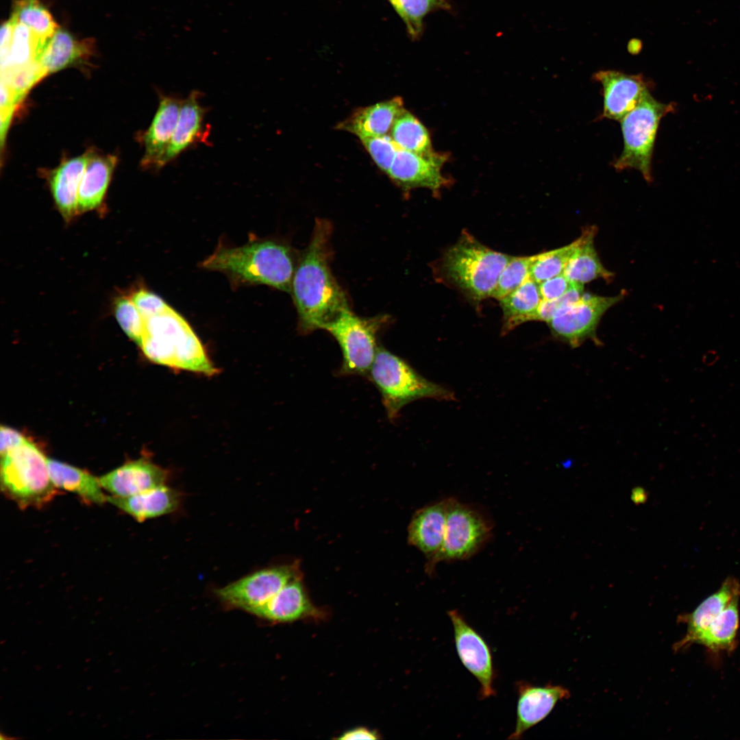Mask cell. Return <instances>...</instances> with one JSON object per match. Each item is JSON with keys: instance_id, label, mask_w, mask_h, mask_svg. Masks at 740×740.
<instances>
[{"instance_id": "8d00e7d4", "label": "cell", "mask_w": 740, "mask_h": 740, "mask_svg": "<svg viewBox=\"0 0 740 740\" xmlns=\"http://www.w3.org/2000/svg\"><path fill=\"white\" fill-rule=\"evenodd\" d=\"M360 140L377 166L387 173L399 149L392 138L384 135Z\"/></svg>"}, {"instance_id": "d590c367", "label": "cell", "mask_w": 740, "mask_h": 740, "mask_svg": "<svg viewBox=\"0 0 740 740\" xmlns=\"http://www.w3.org/2000/svg\"><path fill=\"white\" fill-rule=\"evenodd\" d=\"M116 319L124 332L138 345L145 331V319L130 297H118L114 303Z\"/></svg>"}, {"instance_id": "74e56055", "label": "cell", "mask_w": 740, "mask_h": 740, "mask_svg": "<svg viewBox=\"0 0 740 740\" xmlns=\"http://www.w3.org/2000/svg\"><path fill=\"white\" fill-rule=\"evenodd\" d=\"M145 319L159 314L170 306L158 295L145 288H139L130 296Z\"/></svg>"}, {"instance_id": "5b68a950", "label": "cell", "mask_w": 740, "mask_h": 740, "mask_svg": "<svg viewBox=\"0 0 740 740\" xmlns=\"http://www.w3.org/2000/svg\"><path fill=\"white\" fill-rule=\"evenodd\" d=\"M367 376L380 392L386 415L392 421L404 406L413 401L454 399L451 391L427 380L382 346L379 347Z\"/></svg>"}, {"instance_id": "4316f807", "label": "cell", "mask_w": 740, "mask_h": 740, "mask_svg": "<svg viewBox=\"0 0 740 740\" xmlns=\"http://www.w3.org/2000/svg\"><path fill=\"white\" fill-rule=\"evenodd\" d=\"M596 228H586L578 238L579 243L571 256L563 274L571 282L584 284L595 279L610 280L613 273L602 264L593 245Z\"/></svg>"}, {"instance_id": "1f68e13d", "label": "cell", "mask_w": 740, "mask_h": 740, "mask_svg": "<svg viewBox=\"0 0 740 740\" xmlns=\"http://www.w3.org/2000/svg\"><path fill=\"white\" fill-rule=\"evenodd\" d=\"M10 18L26 25L45 42H48L58 29L50 12L39 0H16Z\"/></svg>"}, {"instance_id": "e575fe53", "label": "cell", "mask_w": 740, "mask_h": 740, "mask_svg": "<svg viewBox=\"0 0 740 740\" xmlns=\"http://www.w3.org/2000/svg\"><path fill=\"white\" fill-rule=\"evenodd\" d=\"M412 36L420 34L424 16L435 8L445 5L444 0H389Z\"/></svg>"}, {"instance_id": "d4e9b609", "label": "cell", "mask_w": 740, "mask_h": 740, "mask_svg": "<svg viewBox=\"0 0 740 740\" xmlns=\"http://www.w3.org/2000/svg\"><path fill=\"white\" fill-rule=\"evenodd\" d=\"M86 161V153L65 160L49 175L50 188L56 205L66 221L78 214V191Z\"/></svg>"}, {"instance_id": "ac0fdd59", "label": "cell", "mask_w": 740, "mask_h": 740, "mask_svg": "<svg viewBox=\"0 0 740 740\" xmlns=\"http://www.w3.org/2000/svg\"><path fill=\"white\" fill-rule=\"evenodd\" d=\"M182 102L174 96L160 95L157 111L142 138L145 147L143 167L160 169L177 123Z\"/></svg>"}, {"instance_id": "5bb4252c", "label": "cell", "mask_w": 740, "mask_h": 740, "mask_svg": "<svg viewBox=\"0 0 740 740\" xmlns=\"http://www.w3.org/2000/svg\"><path fill=\"white\" fill-rule=\"evenodd\" d=\"M446 159L434 151L420 154L399 149L387 174L404 190L426 188L438 193L448 182L442 174Z\"/></svg>"}, {"instance_id": "3957f363", "label": "cell", "mask_w": 740, "mask_h": 740, "mask_svg": "<svg viewBox=\"0 0 740 740\" xmlns=\"http://www.w3.org/2000/svg\"><path fill=\"white\" fill-rule=\"evenodd\" d=\"M139 346L150 360L162 365L207 375L217 371L190 325L171 307L145 319Z\"/></svg>"}, {"instance_id": "277c9868", "label": "cell", "mask_w": 740, "mask_h": 740, "mask_svg": "<svg viewBox=\"0 0 740 740\" xmlns=\"http://www.w3.org/2000/svg\"><path fill=\"white\" fill-rule=\"evenodd\" d=\"M512 256L491 249L467 232L445 253L443 275L469 299L480 303L492 297L500 275Z\"/></svg>"}, {"instance_id": "d6a6232c", "label": "cell", "mask_w": 740, "mask_h": 740, "mask_svg": "<svg viewBox=\"0 0 740 740\" xmlns=\"http://www.w3.org/2000/svg\"><path fill=\"white\" fill-rule=\"evenodd\" d=\"M579 239L564 247L533 256L530 277L538 284L562 274Z\"/></svg>"}, {"instance_id": "603a6c76", "label": "cell", "mask_w": 740, "mask_h": 740, "mask_svg": "<svg viewBox=\"0 0 740 740\" xmlns=\"http://www.w3.org/2000/svg\"><path fill=\"white\" fill-rule=\"evenodd\" d=\"M404 110L402 99L394 97L355 111L337 127L359 138L387 135Z\"/></svg>"}, {"instance_id": "b9f144b4", "label": "cell", "mask_w": 740, "mask_h": 740, "mask_svg": "<svg viewBox=\"0 0 740 740\" xmlns=\"http://www.w3.org/2000/svg\"><path fill=\"white\" fill-rule=\"evenodd\" d=\"M389 1V0H388Z\"/></svg>"}, {"instance_id": "2e32d148", "label": "cell", "mask_w": 740, "mask_h": 740, "mask_svg": "<svg viewBox=\"0 0 740 740\" xmlns=\"http://www.w3.org/2000/svg\"><path fill=\"white\" fill-rule=\"evenodd\" d=\"M449 502L447 497L418 510L408 527V542L426 556L429 575L434 571L443 544Z\"/></svg>"}, {"instance_id": "ab89813d", "label": "cell", "mask_w": 740, "mask_h": 740, "mask_svg": "<svg viewBox=\"0 0 740 740\" xmlns=\"http://www.w3.org/2000/svg\"><path fill=\"white\" fill-rule=\"evenodd\" d=\"M0 435L1 456L21 445L22 444L25 443L28 441V439L25 438L21 432L8 426H1Z\"/></svg>"}, {"instance_id": "9c48e42d", "label": "cell", "mask_w": 740, "mask_h": 740, "mask_svg": "<svg viewBox=\"0 0 740 740\" xmlns=\"http://www.w3.org/2000/svg\"><path fill=\"white\" fill-rule=\"evenodd\" d=\"M493 528V522L484 510L449 497L445 538L437 564L472 557L489 541Z\"/></svg>"}, {"instance_id": "7402d4cb", "label": "cell", "mask_w": 740, "mask_h": 740, "mask_svg": "<svg viewBox=\"0 0 740 740\" xmlns=\"http://www.w3.org/2000/svg\"><path fill=\"white\" fill-rule=\"evenodd\" d=\"M199 96L198 91L193 90L186 99L182 100L177 123L160 169L207 137L205 135L208 131L204 127L206 110L200 103Z\"/></svg>"}, {"instance_id": "836d02e7", "label": "cell", "mask_w": 740, "mask_h": 740, "mask_svg": "<svg viewBox=\"0 0 740 740\" xmlns=\"http://www.w3.org/2000/svg\"><path fill=\"white\" fill-rule=\"evenodd\" d=\"M532 259L533 256H512L502 271L491 297L500 300L528 280Z\"/></svg>"}, {"instance_id": "4dcf8cb0", "label": "cell", "mask_w": 740, "mask_h": 740, "mask_svg": "<svg viewBox=\"0 0 740 740\" xmlns=\"http://www.w3.org/2000/svg\"><path fill=\"white\" fill-rule=\"evenodd\" d=\"M400 149L416 153L433 151L429 133L426 127L409 112L404 110L395 121L390 131Z\"/></svg>"}, {"instance_id": "f35d334b", "label": "cell", "mask_w": 740, "mask_h": 740, "mask_svg": "<svg viewBox=\"0 0 740 740\" xmlns=\"http://www.w3.org/2000/svg\"><path fill=\"white\" fill-rule=\"evenodd\" d=\"M569 281L563 273L541 282L539 290L543 299H555L561 297L571 286Z\"/></svg>"}, {"instance_id": "6da1fadb", "label": "cell", "mask_w": 740, "mask_h": 740, "mask_svg": "<svg viewBox=\"0 0 740 740\" xmlns=\"http://www.w3.org/2000/svg\"><path fill=\"white\" fill-rule=\"evenodd\" d=\"M332 232L328 221L317 219L310 243L297 260L290 293L302 334L323 329L349 308L345 293L330 267Z\"/></svg>"}, {"instance_id": "cb8c5ba5", "label": "cell", "mask_w": 740, "mask_h": 740, "mask_svg": "<svg viewBox=\"0 0 740 740\" xmlns=\"http://www.w3.org/2000/svg\"><path fill=\"white\" fill-rule=\"evenodd\" d=\"M86 156L78 191V214L97 208L101 204L117 162L114 155L89 151Z\"/></svg>"}, {"instance_id": "83f0119b", "label": "cell", "mask_w": 740, "mask_h": 740, "mask_svg": "<svg viewBox=\"0 0 740 740\" xmlns=\"http://www.w3.org/2000/svg\"><path fill=\"white\" fill-rule=\"evenodd\" d=\"M51 480L56 486L75 493L90 503L106 501L99 479L89 472L52 458H47Z\"/></svg>"}, {"instance_id": "44dd1931", "label": "cell", "mask_w": 740, "mask_h": 740, "mask_svg": "<svg viewBox=\"0 0 740 740\" xmlns=\"http://www.w3.org/2000/svg\"><path fill=\"white\" fill-rule=\"evenodd\" d=\"M251 614L272 622H291L309 616H319L297 576L287 582L274 596Z\"/></svg>"}, {"instance_id": "8992f818", "label": "cell", "mask_w": 740, "mask_h": 740, "mask_svg": "<svg viewBox=\"0 0 740 740\" xmlns=\"http://www.w3.org/2000/svg\"><path fill=\"white\" fill-rule=\"evenodd\" d=\"M47 458L29 440L1 456V490L21 506H39L56 493Z\"/></svg>"}, {"instance_id": "7a4b0ae2", "label": "cell", "mask_w": 740, "mask_h": 740, "mask_svg": "<svg viewBox=\"0 0 740 740\" xmlns=\"http://www.w3.org/2000/svg\"><path fill=\"white\" fill-rule=\"evenodd\" d=\"M295 258L284 242L257 239L238 247L220 244L200 265L225 274L236 284H264L290 293Z\"/></svg>"}, {"instance_id": "7c38bea8", "label": "cell", "mask_w": 740, "mask_h": 740, "mask_svg": "<svg viewBox=\"0 0 740 740\" xmlns=\"http://www.w3.org/2000/svg\"><path fill=\"white\" fill-rule=\"evenodd\" d=\"M447 615L453 627L457 654L464 667L478 681L480 698L494 696L496 673L489 645L458 610H450Z\"/></svg>"}, {"instance_id": "9a60e30c", "label": "cell", "mask_w": 740, "mask_h": 740, "mask_svg": "<svg viewBox=\"0 0 740 740\" xmlns=\"http://www.w3.org/2000/svg\"><path fill=\"white\" fill-rule=\"evenodd\" d=\"M516 688V722L513 732L508 737L510 740L521 739L526 731L550 715L558 702L570 697L569 691L559 685L541 687L519 681Z\"/></svg>"}, {"instance_id": "f1b7e54d", "label": "cell", "mask_w": 740, "mask_h": 740, "mask_svg": "<svg viewBox=\"0 0 740 740\" xmlns=\"http://www.w3.org/2000/svg\"><path fill=\"white\" fill-rule=\"evenodd\" d=\"M541 300L539 284L530 277L500 299L503 311L502 333L506 334L525 322L536 321Z\"/></svg>"}, {"instance_id": "484cf974", "label": "cell", "mask_w": 740, "mask_h": 740, "mask_svg": "<svg viewBox=\"0 0 740 740\" xmlns=\"http://www.w3.org/2000/svg\"><path fill=\"white\" fill-rule=\"evenodd\" d=\"M91 39L79 40L58 29L49 39L40 60L46 75L87 60L93 53Z\"/></svg>"}, {"instance_id": "60d3db41", "label": "cell", "mask_w": 740, "mask_h": 740, "mask_svg": "<svg viewBox=\"0 0 740 740\" xmlns=\"http://www.w3.org/2000/svg\"><path fill=\"white\" fill-rule=\"evenodd\" d=\"M378 734L369 728L358 727L345 732L339 739L355 740V739H377Z\"/></svg>"}, {"instance_id": "f546056e", "label": "cell", "mask_w": 740, "mask_h": 740, "mask_svg": "<svg viewBox=\"0 0 740 740\" xmlns=\"http://www.w3.org/2000/svg\"><path fill=\"white\" fill-rule=\"evenodd\" d=\"M739 597L734 599L698 638L701 644L713 652H730L736 646L739 626Z\"/></svg>"}, {"instance_id": "ffe728a7", "label": "cell", "mask_w": 740, "mask_h": 740, "mask_svg": "<svg viewBox=\"0 0 740 740\" xmlns=\"http://www.w3.org/2000/svg\"><path fill=\"white\" fill-rule=\"evenodd\" d=\"M181 492L166 484L127 497L110 495L106 501L138 521L171 514L180 506Z\"/></svg>"}, {"instance_id": "8fae6325", "label": "cell", "mask_w": 740, "mask_h": 740, "mask_svg": "<svg viewBox=\"0 0 740 740\" xmlns=\"http://www.w3.org/2000/svg\"><path fill=\"white\" fill-rule=\"evenodd\" d=\"M622 296L603 297L584 293L575 304L558 309L547 323L554 336L572 347H577L586 340L595 337L602 317Z\"/></svg>"}, {"instance_id": "52a82bcc", "label": "cell", "mask_w": 740, "mask_h": 740, "mask_svg": "<svg viewBox=\"0 0 740 740\" xmlns=\"http://www.w3.org/2000/svg\"><path fill=\"white\" fill-rule=\"evenodd\" d=\"M675 104L664 103L648 92L637 106L620 121L624 149L613 162L617 171L635 169L647 181L652 180V159L661 119L675 110Z\"/></svg>"}, {"instance_id": "30bf717a", "label": "cell", "mask_w": 740, "mask_h": 740, "mask_svg": "<svg viewBox=\"0 0 740 740\" xmlns=\"http://www.w3.org/2000/svg\"><path fill=\"white\" fill-rule=\"evenodd\" d=\"M299 575L297 564L266 567L217 589L214 593L226 608L251 613Z\"/></svg>"}, {"instance_id": "e0dca14e", "label": "cell", "mask_w": 740, "mask_h": 740, "mask_svg": "<svg viewBox=\"0 0 740 740\" xmlns=\"http://www.w3.org/2000/svg\"><path fill=\"white\" fill-rule=\"evenodd\" d=\"M170 471L140 458L104 474L99 479L103 489L119 497H127L166 484Z\"/></svg>"}, {"instance_id": "d6986e66", "label": "cell", "mask_w": 740, "mask_h": 740, "mask_svg": "<svg viewBox=\"0 0 740 740\" xmlns=\"http://www.w3.org/2000/svg\"><path fill=\"white\" fill-rule=\"evenodd\" d=\"M737 597H740V582L733 576H728L717 591L705 598L691 613L680 617V621L686 623L687 629L684 637L674 644V651L684 650L695 643L711 622Z\"/></svg>"}, {"instance_id": "ba28073f", "label": "cell", "mask_w": 740, "mask_h": 740, "mask_svg": "<svg viewBox=\"0 0 740 740\" xmlns=\"http://www.w3.org/2000/svg\"><path fill=\"white\" fill-rule=\"evenodd\" d=\"M387 319L385 316L360 317L347 308L324 326L342 352L340 375L367 376L380 347L378 334Z\"/></svg>"}, {"instance_id": "4fadbf2b", "label": "cell", "mask_w": 740, "mask_h": 740, "mask_svg": "<svg viewBox=\"0 0 740 740\" xmlns=\"http://www.w3.org/2000/svg\"><path fill=\"white\" fill-rule=\"evenodd\" d=\"M593 78L601 84L603 90L602 117L619 121L652 88V82L642 74L602 70L594 73Z\"/></svg>"}]
</instances>
